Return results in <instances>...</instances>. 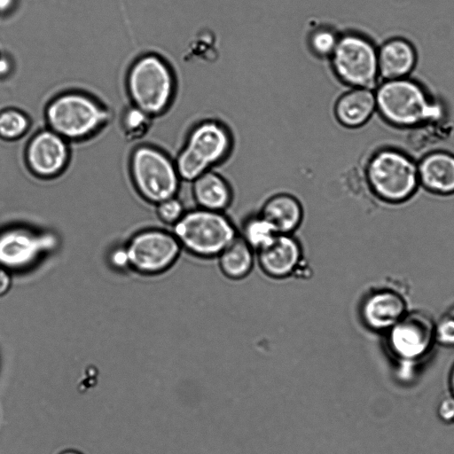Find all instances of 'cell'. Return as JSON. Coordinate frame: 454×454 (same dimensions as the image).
I'll return each instance as SVG.
<instances>
[{
    "label": "cell",
    "mask_w": 454,
    "mask_h": 454,
    "mask_svg": "<svg viewBox=\"0 0 454 454\" xmlns=\"http://www.w3.org/2000/svg\"><path fill=\"white\" fill-rule=\"evenodd\" d=\"M125 250L129 266L142 274L154 275L169 269L182 247L173 232L153 229L133 236Z\"/></svg>",
    "instance_id": "cell-9"
},
{
    "label": "cell",
    "mask_w": 454,
    "mask_h": 454,
    "mask_svg": "<svg viewBox=\"0 0 454 454\" xmlns=\"http://www.w3.org/2000/svg\"><path fill=\"white\" fill-rule=\"evenodd\" d=\"M44 118L47 128L70 143L95 136L109 123L112 114L110 109L93 96L68 90L47 103Z\"/></svg>",
    "instance_id": "cell-2"
},
{
    "label": "cell",
    "mask_w": 454,
    "mask_h": 454,
    "mask_svg": "<svg viewBox=\"0 0 454 454\" xmlns=\"http://www.w3.org/2000/svg\"><path fill=\"white\" fill-rule=\"evenodd\" d=\"M30 123L28 115L19 108L0 110V139L12 142L22 138L29 130Z\"/></svg>",
    "instance_id": "cell-23"
},
{
    "label": "cell",
    "mask_w": 454,
    "mask_h": 454,
    "mask_svg": "<svg viewBox=\"0 0 454 454\" xmlns=\"http://www.w3.org/2000/svg\"><path fill=\"white\" fill-rule=\"evenodd\" d=\"M416 62V51L406 39H388L378 49L379 74L383 80L408 77Z\"/></svg>",
    "instance_id": "cell-17"
},
{
    "label": "cell",
    "mask_w": 454,
    "mask_h": 454,
    "mask_svg": "<svg viewBox=\"0 0 454 454\" xmlns=\"http://www.w3.org/2000/svg\"><path fill=\"white\" fill-rule=\"evenodd\" d=\"M156 212L162 223L174 226L185 210L183 203L176 197H173L158 203Z\"/></svg>",
    "instance_id": "cell-25"
},
{
    "label": "cell",
    "mask_w": 454,
    "mask_h": 454,
    "mask_svg": "<svg viewBox=\"0 0 454 454\" xmlns=\"http://www.w3.org/2000/svg\"><path fill=\"white\" fill-rule=\"evenodd\" d=\"M340 34L330 25H318L308 33L307 44L310 53L318 59H329Z\"/></svg>",
    "instance_id": "cell-24"
},
{
    "label": "cell",
    "mask_w": 454,
    "mask_h": 454,
    "mask_svg": "<svg viewBox=\"0 0 454 454\" xmlns=\"http://www.w3.org/2000/svg\"><path fill=\"white\" fill-rule=\"evenodd\" d=\"M376 111L389 124L411 129L438 120L442 107L422 85L408 77L384 80L374 89Z\"/></svg>",
    "instance_id": "cell-3"
},
{
    "label": "cell",
    "mask_w": 454,
    "mask_h": 454,
    "mask_svg": "<svg viewBox=\"0 0 454 454\" xmlns=\"http://www.w3.org/2000/svg\"><path fill=\"white\" fill-rule=\"evenodd\" d=\"M376 111L374 90L349 88L338 97L333 105L337 122L347 129L366 124Z\"/></svg>",
    "instance_id": "cell-16"
},
{
    "label": "cell",
    "mask_w": 454,
    "mask_h": 454,
    "mask_svg": "<svg viewBox=\"0 0 454 454\" xmlns=\"http://www.w3.org/2000/svg\"><path fill=\"white\" fill-rule=\"evenodd\" d=\"M129 170L136 189L151 203L176 197L179 191L181 179L175 160L154 145L137 146L130 155Z\"/></svg>",
    "instance_id": "cell-7"
},
{
    "label": "cell",
    "mask_w": 454,
    "mask_h": 454,
    "mask_svg": "<svg viewBox=\"0 0 454 454\" xmlns=\"http://www.w3.org/2000/svg\"><path fill=\"white\" fill-rule=\"evenodd\" d=\"M216 259L221 273L228 279L238 281L251 273L256 255L255 251L238 235Z\"/></svg>",
    "instance_id": "cell-20"
},
{
    "label": "cell",
    "mask_w": 454,
    "mask_h": 454,
    "mask_svg": "<svg viewBox=\"0 0 454 454\" xmlns=\"http://www.w3.org/2000/svg\"><path fill=\"white\" fill-rule=\"evenodd\" d=\"M18 0H0V15L10 14L15 10Z\"/></svg>",
    "instance_id": "cell-31"
},
{
    "label": "cell",
    "mask_w": 454,
    "mask_h": 454,
    "mask_svg": "<svg viewBox=\"0 0 454 454\" xmlns=\"http://www.w3.org/2000/svg\"><path fill=\"white\" fill-rule=\"evenodd\" d=\"M12 69V60L9 56L0 53V78H4L11 74Z\"/></svg>",
    "instance_id": "cell-29"
},
{
    "label": "cell",
    "mask_w": 454,
    "mask_h": 454,
    "mask_svg": "<svg viewBox=\"0 0 454 454\" xmlns=\"http://www.w3.org/2000/svg\"><path fill=\"white\" fill-rule=\"evenodd\" d=\"M438 414L444 421L454 419V396H448L442 399L438 406Z\"/></svg>",
    "instance_id": "cell-27"
},
{
    "label": "cell",
    "mask_w": 454,
    "mask_h": 454,
    "mask_svg": "<svg viewBox=\"0 0 454 454\" xmlns=\"http://www.w3.org/2000/svg\"><path fill=\"white\" fill-rule=\"evenodd\" d=\"M279 234H294L303 221L304 209L300 200L288 192L270 196L259 211Z\"/></svg>",
    "instance_id": "cell-18"
},
{
    "label": "cell",
    "mask_w": 454,
    "mask_h": 454,
    "mask_svg": "<svg viewBox=\"0 0 454 454\" xmlns=\"http://www.w3.org/2000/svg\"><path fill=\"white\" fill-rule=\"evenodd\" d=\"M173 234L182 249L202 260L216 259L239 235L224 212L196 207L183 215Z\"/></svg>",
    "instance_id": "cell-6"
},
{
    "label": "cell",
    "mask_w": 454,
    "mask_h": 454,
    "mask_svg": "<svg viewBox=\"0 0 454 454\" xmlns=\"http://www.w3.org/2000/svg\"><path fill=\"white\" fill-rule=\"evenodd\" d=\"M403 294L389 287L376 288L360 304V317L373 331L387 333L408 312Z\"/></svg>",
    "instance_id": "cell-13"
},
{
    "label": "cell",
    "mask_w": 454,
    "mask_h": 454,
    "mask_svg": "<svg viewBox=\"0 0 454 454\" xmlns=\"http://www.w3.org/2000/svg\"><path fill=\"white\" fill-rule=\"evenodd\" d=\"M450 387L451 393L454 396V366L452 367V370H451V372L450 375Z\"/></svg>",
    "instance_id": "cell-32"
},
{
    "label": "cell",
    "mask_w": 454,
    "mask_h": 454,
    "mask_svg": "<svg viewBox=\"0 0 454 454\" xmlns=\"http://www.w3.org/2000/svg\"><path fill=\"white\" fill-rule=\"evenodd\" d=\"M69 142L49 128L35 132L25 149V161L31 173L41 178L60 175L70 160Z\"/></svg>",
    "instance_id": "cell-10"
},
{
    "label": "cell",
    "mask_w": 454,
    "mask_h": 454,
    "mask_svg": "<svg viewBox=\"0 0 454 454\" xmlns=\"http://www.w3.org/2000/svg\"><path fill=\"white\" fill-rule=\"evenodd\" d=\"M448 312L451 313L452 315H454V306H452L449 310Z\"/></svg>",
    "instance_id": "cell-34"
},
{
    "label": "cell",
    "mask_w": 454,
    "mask_h": 454,
    "mask_svg": "<svg viewBox=\"0 0 454 454\" xmlns=\"http://www.w3.org/2000/svg\"><path fill=\"white\" fill-rule=\"evenodd\" d=\"M51 234L14 227L0 232V266L21 270L30 266L55 246Z\"/></svg>",
    "instance_id": "cell-12"
},
{
    "label": "cell",
    "mask_w": 454,
    "mask_h": 454,
    "mask_svg": "<svg viewBox=\"0 0 454 454\" xmlns=\"http://www.w3.org/2000/svg\"><path fill=\"white\" fill-rule=\"evenodd\" d=\"M419 185L440 196L454 194V154L445 151L427 153L418 163Z\"/></svg>",
    "instance_id": "cell-15"
},
{
    "label": "cell",
    "mask_w": 454,
    "mask_h": 454,
    "mask_svg": "<svg viewBox=\"0 0 454 454\" xmlns=\"http://www.w3.org/2000/svg\"><path fill=\"white\" fill-rule=\"evenodd\" d=\"M234 147L230 127L222 120L204 118L187 131L174 159L181 181L192 183L203 173L227 160Z\"/></svg>",
    "instance_id": "cell-1"
},
{
    "label": "cell",
    "mask_w": 454,
    "mask_h": 454,
    "mask_svg": "<svg viewBox=\"0 0 454 454\" xmlns=\"http://www.w3.org/2000/svg\"><path fill=\"white\" fill-rule=\"evenodd\" d=\"M11 285L12 278L9 270L0 266V297L9 291Z\"/></svg>",
    "instance_id": "cell-28"
},
{
    "label": "cell",
    "mask_w": 454,
    "mask_h": 454,
    "mask_svg": "<svg viewBox=\"0 0 454 454\" xmlns=\"http://www.w3.org/2000/svg\"><path fill=\"white\" fill-rule=\"evenodd\" d=\"M434 340L442 346H454V315L447 311L434 323Z\"/></svg>",
    "instance_id": "cell-26"
},
{
    "label": "cell",
    "mask_w": 454,
    "mask_h": 454,
    "mask_svg": "<svg viewBox=\"0 0 454 454\" xmlns=\"http://www.w3.org/2000/svg\"><path fill=\"white\" fill-rule=\"evenodd\" d=\"M278 234L260 212L246 217L239 233L255 252L270 244Z\"/></svg>",
    "instance_id": "cell-21"
},
{
    "label": "cell",
    "mask_w": 454,
    "mask_h": 454,
    "mask_svg": "<svg viewBox=\"0 0 454 454\" xmlns=\"http://www.w3.org/2000/svg\"><path fill=\"white\" fill-rule=\"evenodd\" d=\"M392 353L403 360H417L431 348L434 340V323L420 312H407L387 333Z\"/></svg>",
    "instance_id": "cell-11"
},
{
    "label": "cell",
    "mask_w": 454,
    "mask_h": 454,
    "mask_svg": "<svg viewBox=\"0 0 454 454\" xmlns=\"http://www.w3.org/2000/svg\"><path fill=\"white\" fill-rule=\"evenodd\" d=\"M328 60L333 74L348 88L374 90L378 85V49L366 36L356 32L340 34Z\"/></svg>",
    "instance_id": "cell-8"
},
{
    "label": "cell",
    "mask_w": 454,
    "mask_h": 454,
    "mask_svg": "<svg viewBox=\"0 0 454 454\" xmlns=\"http://www.w3.org/2000/svg\"><path fill=\"white\" fill-rule=\"evenodd\" d=\"M191 184L192 196L198 207L224 212L232 203L231 184L214 169L203 173Z\"/></svg>",
    "instance_id": "cell-19"
},
{
    "label": "cell",
    "mask_w": 454,
    "mask_h": 454,
    "mask_svg": "<svg viewBox=\"0 0 454 454\" xmlns=\"http://www.w3.org/2000/svg\"><path fill=\"white\" fill-rule=\"evenodd\" d=\"M112 261L115 265H117V267L129 266V261L125 248L118 249L116 252H114L113 254Z\"/></svg>",
    "instance_id": "cell-30"
},
{
    "label": "cell",
    "mask_w": 454,
    "mask_h": 454,
    "mask_svg": "<svg viewBox=\"0 0 454 454\" xmlns=\"http://www.w3.org/2000/svg\"><path fill=\"white\" fill-rule=\"evenodd\" d=\"M126 88L130 104L154 118L171 106L176 92V78L164 58L146 53L129 67Z\"/></svg>",
    "instance_id": "cell-4"
},
{
    "label": "cell",
    "mask_w": 454,
    "mask_h": 454,
    "mask_svg": "<svg viewBox=\"0 0 454 454\" xmlns=\"http://www.w3.org/2000/svg\"><path fill=\"white\" fill-rule=\"evenodd\" d=\"M262 272L272 279H286L301 267L303 251L294 234H278L266 247L255 252Z\"/></svg>",
    "instance_id": "cell-14"
},
{
    "label": "cell",
    "mask_w": 454,
    "mask_h": 454,
    "mask_svg": "<svg viewBox=\"0 0 454 454\" xmlns=\"http://www.w3.org/2000/svg\"><path fill=\"white\" fill-rule=\"evenodd\" d=\"M60 454H80V453H78L76 451H73V450H68V451H64Z\"/></svg>",
    "instance_id": "cell-33"
},
{
    "label": "cell",
    "mask_w": 454,
    "mask_h": 454,
    "mask_svg": "<svg viewBox=\"0 0 454 454\" xmlns=\"http://www.w3.org/2000/svg\"><path fill=\"white\" fill-rule=\"evenodd\" d=\"M153 119V117L130 104L122 110L120 118V129L123 137L129 141L141 139L150 130Z\"/></svg>",
    "instance_id": "cell-22"
},
{
    "label": "cell",
    "mask_w": 454,
    "mask_h": 454,
    "mask_svg": "<svg viewBox=\"0 0 454 454\" xmlns=\"http://www.w3.org/2000/svg\"><path fill=\"white\" fill-rule=\"evenodd\" d=\"M364 176L374 197L387 204L410 200L419 186L418 163L406 153L392 147L372 153L364 165Z\"/></svg>",
    "instance_id": "cell-5"
}]
</instances>
